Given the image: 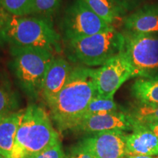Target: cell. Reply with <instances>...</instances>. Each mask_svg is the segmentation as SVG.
<instances>
[{"mask_svg":"<svg viewBox=\"0 0 158 158\" xmlns=\"http://www.w3.org/2000/svg\"><path fill=\"white\" fill-rule=\"evenodd\" d=\"M117 1L127 11L128 10L134 8L141 0H117Z\"/></svg>","mask_w":158,"mask_h":158,"instance_id":"obj_24","label":"cell"},{"mask_svg":"<svg viewBox=\"0 0 158 158\" xmlns=\"http://www.w3.org/2000/svg\"><path fill=\"white\" fill-rule=\"evenodd\" d=\"M126 158H158V157L155 156H146V155H135V156H130Z\"/></svg>","mask_w":158,"mask_h":158,"instance_id":"obj_27","label":"cell"},{"mask_svg":"<svg viewBox=\"0 0 158 158\" xmlns=\"http://www.w3.org/2000/svg\"><path fill=\"white\" fill-rule=\"evenodd\" d=\"M10 68L23 92L32 99L42 92L43 81L55 58L51 51L31 47H10Z\"/></svg>","mask_w":158,"mask_h":158,"instance_id":"obj_4","label":"cell"},{"mask_svg":"<svg viewBox=\"0 0 158 158\" xmlns=\"http://www.w3.org/2000/svg\"><path fill=\"white\" fill-rule=\"evenodd\" d=\"M60 35L52 19L38 15H11L0 29V41L10 47H31L60 51Z\"/></svg>","mask_w":158,"mask_h":158,"instance_id":"obj_2","label":"cell"},{"mask_svg":"<svg viewBox=\"0 0 158 158\" xmlns=\"http://www.w3.org/2000/svg\"><path fill=\"white\" fill-rule=\"evenodd\" d=\"M126 150L127 157L158 156V138L147 125L135 124L132 133L126 137Z\"/></svg>","mask_w":158,"mask_h":158,"instance_id":"obj_13","label":"cell"},{"mask_svg":"<svg viewBox=\"0 0 158 158\" xmlns=\"http://www.w3.org/2000/svg\"><path fill=\"white\" fill-rule=\"evenodd\" d=\"M65 52L71 61L84 66H102L124 51V37L113 27L109 30L64 42Z\"/></svg>","mask_w":158,"mask_h":158,"instance_id":"obj_5","label":"cell"},{"mask_svg":"<svg viewBox=\"0 0 158 158\" xmlns=\"http://www.w3.org/2000/svg\"><path fill=\"white\" fill-rule=\"evenodd\" d=\"M123 31L158 35V3L145 5L124 17Z\"/></svg>","mask_w":158,"mask_h":158,"instance_id":"obj_11","label":"cell"},{"mask_svg":"<svg viewBox=\"0 0 158 158\" xmlns=\"http://www.w3.org/2000/svg\"><path fill=\"white\" fill-rule=\"evenodd\" d=\"M133 78H158V35L122 31Z\"/></svg>","mask_w":158,"mask_h":158,"instance_id":"obj_6","label":"cell"},{"mask_svg":"<svg viewBox=\"0 0 158 158\" xmlns=\"http://www.w3.org/2000/svg\"><path fill=\"white\" fill-rule=\"evenodd\" d=\"M120 110L122 109L120 108L116 102H114V99L104 98L96 94L88 105L82 118L96 114L117 111Z\"/></svg>","mask_w":158,"mask_h":158,"instance_id":"obj_18","label":"cell"},{"mask_svg":"<svg viewBox=\"0 0 158 158\" xmlns=\"http://www.w3.org/2000/svg\"><path fill=\"white\" fill-rule=\"evenodd\" d=\"M18 106V98L10 86L0 81V114L15 111Z\"/></svg>","mask_w":158,"mask_h":158,"instance_id":"obj_20","label":"cell"},{"mask_svg":"<svg viewBox=\"0 0 158 158\" xmlns=\"http://www.w3.org/2000/svg\"><path fill=\"white\" fill-rule=\"evenodd\" d=\"M126 110L135 124L147 125L158 122V104H142L135 101Z\"/></svg>","mask_w":158,"mask_h":158,"instance_id":"obj_17","label":"cell"},{"mask_svg":"<svg viewBox=\"0 0 158 158\" xmlns=\"http://www.w3.org/2000/svg\"><path fill=\"white\" fill-rule=\"evenodd\" d=\"M35 0H0V7L11 15L27 16L34 13Z\"/></svg>","mask_w":158,"mask_h":158,"instance_id":"obj_19","label":"cell"},{"mask_svg":"<svg viewBox=\"0 0 158 158\" xmlns=\"http://www.w3.org/2000/svg\"><path fill=\"white\" fill-rule=\"evenodd\" d=\"M127 135L118 130L100 132L87 135L79 142L96 158H126Z\"/></svg>","mask_w":158,"mask_h":158,"instance_id":"obj_10","label":"cell"},{"mask_svg":"<svg viewBox=\"0 0 158 158\" xmlns=\"http://www.w3.org/2000/svg\"><path fill=\"white\" fill-rule=\"evenodd\" d=\"M0 158H6V157H5L4 156H2V155H0Z\"/></svg>","mask_w":158,"mask_h":158,"instance_id":"obj_28","label":"cell"},{"mask_svg":"<svg viewBox=\"0 0 158 158\" xmlns=\"http://www.w3.org/2000/svg\"><path fill=\"white\" fill-rule=\"evenodd\" d=\"M93 70L83 65L74 67L64 88L48 104L51 119L60 133L76 127L96 95Z\"/></svg>","mask_w":158,"mask_h":158,"instance_id":"obj_1","label":"cell"},{"mask_svg":"<svg viewBox=\"0 0 158 158\" xmlns=\"http://www.w3.org/2000/svg\"><path fill=\"white\" fill-rule=\"evenodd\" d=\"M92 11L114 27V23L123 20L125 9L117 0H83Z\"/></svg>","mask_w":158,"mask_h":158,"instance_id":"obj_15","label":"cell"},{"mask_svg":"<svg viewBox=\"0 0 158 158\" xmlns=\"http://www.w3.org/2000/svg\"><path fill=\"white\" fill-rule=\"evenodd\" d=\"M135 122L126 110L82 118L71 131L87 135L104 131H133Z\"/></svg>","mask_w":158,"mask_h":158,"instance_id":"obj_9","label":"cell"},{"mask_svg":"<svg viewBox=\"0 0 158 158\" xmlns=\"http://www.w3.org/2000/svg\"><path fill=\"white\" fill-rule=\"evenodd\" d=\"M59 141L48 114L40 106L31 104L24 110L10 158H27Z\"/></svg>","mask_w":158,"mask_h":158,"instance_id":"obj_3","label":"cell"},{"mask_svg":"<svg viewBox=\"0 0 158 158\" xmlns=\"http://www.w3.org/2000/svg\"><path fill=\"white\" fill-rule=\"evenodd\" d=\"M11 15L9 13H7L5 10L0 7V29L7 23Z\"/></svg>","mask_w":158,"mask_h":158,"instance_id":"obj_25","label":"cell"},{"mask_svg":"<svg viewBox=\"0 0 158 158\" xmlns=\"http://www.w3.org/2000/svg\"><path fill=\"white\" fill-rule=\"evenodd\" d=\"M114 27L96 15L83 0H73L60 24L64 42L109 30Z\"/></svg>","mask_w":158,"mask_h":158,"instance_id":"obj_7","label":"cell"},{"mask_svg":"<svg viewBox=\"0 0 158 158\" xmlns=\"http://www.w3.org/2000/svg\"><path fill=\"white\" fill-rule=\"evenodd\" d=\"M93 78L97 94L114 99L118 89L128 79L133 78L131 65L124 51L112 57L98 69H94Z\"/></svg>","mask_w":158,"mask_h":158,"instance_id":"obj_8","label":"cell"},{"mask_svg":"<svg viewBox=\"0 0 158 158\" xmlns=\"http://www.w3.org/2000/svg\"><path fill=\"white\" fill-rule=\"evenodd\" d=\"M73 68L64 58L54 59L45 74L41 92L47 105L50 103L64 88Z\"/></svg>","mask_w":158,"mask_h":158,"instance_id":"obj_12","label":"cell"},{"mask_svg":"<svg viewBox=\"0 0 158 158\" xmlns=\"http://www.w3.org/2000/svg\"><path fill=\"white\" fill-rule=\"evenodd\" d=\"M130 92L135 102L142 104H158V78H137Z\"/></svg>","mask_w":158,"mask_h":158,"instance_id":"obj_16","label":"cell"},{"mask_svg":"<svg viewBox=\"0 0 158 158\" xmlns=\"http://www.w3.org/2000/svg\"><path fill=\"white\" fill-rule=\"evenodd\" d=\"M147 127L149 128L155 134V135L157 136L158 138V122H155V123L149 124H147Z\"/></svg>","mask_w":158,"mask_h":158,"instance_id":"obj_26","label":"cell"},{"mask_svg":"<svg viewBox=\"0 0 158 158\" xmlns=\"http://www.w3.org/2000/svg\"><path fill=\"white\" fill-rule=\"evenodd\" d=\"M65 158H96L89 150L83 146L80 142L69 150L65 154Z\"/></svg>","mask_w":158,"mask_h":158,"instance_id":"obj_23","label":"cell"},{"mask_svg":"<svg viewBox=\"0 0 158 158\" xmlns=\"http://www.w3.org/2000/svg\"><path fill=\"white\" fill-rule=\"evenodd\" d=\"M62 0H35L33 15L50 18L58 11Z\"/></svg>","mask_w":158,"mask_h":158,"instance_id":"obj_21","label":"cell"},{"mask_svg":"<svg viewBox=\"0 0 158 158\" xmlns=\"http://www.w3.org/2000/svg\"><path fill=\"white\" fill-rule=\"evenodd\" d=\"M25 109L0 114V155L10 158Z\"/></svg>","mask_w":158,"mask_h":158,"instance_id":"obj_14","label":"cell"},{"mask_svg":"<svg viewBox=\"0 0 158 158\" xmlns=\"http://www.w3.org/2000/svg\"><path fill=\"white\" fill-rule=\"evenodd\" d=\"M27 158H65V153L63 151L62 142L59 141L51 147Z\"/></svg>","mask_w":158,"mask_h":158,"instance_id":"obj_22","label":"cell"}]
</instances>
